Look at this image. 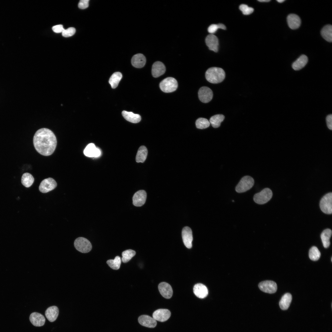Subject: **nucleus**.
<instances>
[{
	"label": "nucleus",
	"mask_w": 332,
	"mask_h": 332,
	"mask_svg": "<svg viewBox=\"0 0 332 332\" xmlns=\"http://www.w3.org/2000/svg\"><path fill=\"white\" fill-rule=\"evenodd\" d=\"M35 149L40 154L49 156L54 151L57 144L56 137L53 132L46 128L38 130L33 137Z\"/></svg>",
	"instance_id": "nucleus-1"
},
{
	"label": "nucleus",
	"mask_w": 332,
	"mask_h": 332,
	"mask_svg": "<svg viewBox=\"0 0 332 332\" xmlns=\"http://www.w3.org/2000/svg\"><path fill=\"white\" fill-rule=\"evenodd\" d=\"M205 77L209 82L217 84L222 82L225 77V73L222 68L212 67L209 68L205 73Z\"/></svg>",
	"instance_id": "nucleus-2"
},
{
	"label": "nucleus",
	"mask_w": 332,
	"mask_h": 332,
	"mask_svg": "<svg viewBox=\"0 0 332 332\" xmlns=\"http://www.w3.org/2000/svg\"><path fill=\"white\" fill-rule=\"evenodd\" d=\"M254 184V179L249 176L243 177L235 187L236 192L239 193H243L250 189Z\"/></svg>",
	"instance_id": "nucleus-3"
},
{
	"label": "nucleus",
	"mask_w": 332,
	"mask_h": 332,
	"mask_svg": "<svg viewBox=\"0 0 332 332\" xmlns=\"http://www.w3.org/2000/svg\"><path fill=\"white\" fill-rule=\"evenodd\" d=\"M177 87V81L172 77H168L164 79L160 84V89L165 93L174 92L176 89Z\"/></svg>",
	"instance_id": "nucleus-4"
},
{
	"label": "nucleus",
	"mask_w": 332,
	"mask_h": 332,
	"mask_svg": "<svg viewBox=\"0 0 332 332\" xmlns=\"http://www.w3.org/2000/svg\"><path fill=\"white\" fill-rule=\"evenodd\" d=\"M272 192L268 188H266L255 194L253 196L254 202L257 204H263L269 201L272 198Z\"/></svg>",
	"instance_id": "nucleus-5"
},
{
	"label": "nucleus",
	"mask_w": 332,
	"mask_h": 332,
	"mask_svg": "<svg viewBox=\"0 0 332 332\" xmlns=\"http://www.w3.org/2000/svg\"><path fill=\"white\" fill-rule=\"evenodd\" d=\"M74 244L76 250L82 253H88L92 248L90 242L87 239L83 237L77 238L75 240Z\"/></svg>",
	"instance_id": "nucleus-6"
},
{
	"label": "nucleus",
	"mask_w": 332,
	"mask_h": 332,
	"mask_svg": "<svg viewBox=\"0 0 332 332\" xmlns=\"http://www.w3.org/2000/svg\"><path fill=\"white\" fill-rule=\"evenodd\" d=\"M320 207L321 211L326 214L332 213V193H328L324 196L320 202Z\"/></svg>",
	"instance_id": "nucleus-7"
},
{
	"label": "nucleus",
	"mask_w": 332,
	"mask_h": 332,
	"mask_svg": "<svg viewBox=\"0 0 332 332\" xmlns=\"http://www.w3.org/2000/svg\"><path fill=\"white\" fill-rule=\"evenodd\" d=\"M57 186L56 181L52 178L43 180L41 183L39 189L42 193H46L55 189Z\"/></svg>",
	"instance_id": "nucleus-8"
},
{
	"label": "nucleus",
	"mask_w": 332,
	"mask_h": 332,
	"mask_svg": "<svg viewBox=\"0 0 332 332\" xmlns=\"http://www.w3.org/2000/svg\"><path fill=\"white\" fill-rule=\"evenodd\" d=\"M258 287L261 291L269 294L275 293L277 289L276 283L271 280L262 281L259 283Z\"/></svg>",
	"instance_id": "nucleus-9"
},
{
	"label": "nucleus",
	"mask_w": 332,
	"mask_h": 332,
	"mask_svg": "<svg viewBox=\"0 0 332 332\" xmlns=\"http://www.w3.org/2000/svg\"><path fill=\"white\" fill-rule=\"evenodd\" d=\"M198 97L202 102L207 103L210 101L213 97V93L211 89L206 87H202L198 92Z\"/></svg>",
	"instance_id": "nucleus-10"
},
{
	"label": "nucleus",
	"mask_w": 332,
	"mask_h": 332,
	"mask_svg": "<svg viewBox=\"0 0 332 332\" xmlns=\"http://www.w3.org/2000/svg\"><path fill=\"white\" fill-rule=\"evenodd\" d=\"M147 198V193L144 190H141L136 192L132 197V203L136 207H140L145 203Z\"/></svg>",
	"instance_id": "nucleus-11"
},
{
	"label": "nucleus",
	"mask_w": 332,
	"mask_h": 332,
	"mask_svg": "<svg viewBox=\"0 0 332 332\" xmlns=\"http://www.w3.org/2000/svg\"><path fill=\"white\" fill-rule=\"evenodd\" d=\"M182 236L183 242L185 246L188 248H191L192 247V242L193 240L191 229L187 226L184 227L182 231Z\"/></svg>",
	"instance_id": "nucleus-12"
},
{
	"label": "nucleus",
	"mask_w": 332,
	"mask_h": 332,
	"mask_svg": "<svg viewBox=\"0 0 332 332\" xmlns=\"http://www.w3.org/2000/svg\"><path fill=\"white\" fill-rule=\"evenodd\" d=\"M171 313L167 309H159L155 311L152 314L153 318L156 321L164 322L170 317Z\"/></svg>",
	"instance_id": "nucleus-13"
},
{
	"label": "nucleus",
	"mask_w": 332,
	"mask_h": 332,
	"mask_svg": "<svg viewBox=\"0 0 332 332\" xmlns=\"http://www.w3.org/2000/svg\"><path fill=\"white\" fill-rule=\"evenodd\" d=\"M83 152L86 156L89 157H97L101 155L100 150L93 143L89 144L84 149Z\"/></svg>",
	"instance_id": "nucleus-14"
},
{
	"label": "nucleus",
	"mask_w": 332,
	"mask_h": 332,
	"mask_svg": "<svg viewBox=\"0 0 332 332\" xmlns=\"http://www.w3.org/2000/svg\"><path fill=\"white\" fill-rule=\"evenodd\" d=\"M161 294L164 298H170L172 296L173 291L172 287L168 283L165 282L160 283L158 286Z\"/></svg>",
	"instance_id": "nucleus-15"
},
{
	"label": "nucleus",
	"mask_w": 332,
	"mask_h": 332,
	"mask_svg": "<svg viewBox=\"0 0 332 332\" xmlns=\"http://www.w3.org/2000/svg\"><path fill=\"white\" fill-rule=\"evenodd\" d=\"M205 42L210 50L215 52L218 51L219 41L215 35L211 34L208 35L206 38Z\"/></svg>",
	"instance_id": "nucleus-16"
},
{
	"label": "nucleus",
	"mask_w": 332,
	"mask_h": 332,
	"mask_svg": "<svg viewBox=\"0 0 332 332\" xmlns=\"http://www.w3.org/2000/svg\"><path fill=\"white\" fill-rule=\"evenodd\" d=\"M138 321L141 325L149 328H154L157 324L156 321L153 317L146 315L140 316Z\"/></svg>",
	"instance_id": "nucleus-17"
},
{
	"label": "nucleus",
	"mask_w": 332,
	"mask_h": 332,
	"mask_svg": "<svg viewBox=\"0 0 332 332\" xmlns=\"http://www.w3.org/2000/svg\"><path fill=\"white\" fill-rule=\"evenodd\" d=\"M287 21L289 27L291 29L295 30L298 28L301 24V20L297 15L291 14L287 17Z\"/></svg>",
	"instance_id": "nucleus-18"
},
{
	"label": "nucleus",
	"mask_w": 332,
	"mask_h": 332,
	"mask_svg": "<svg viewBox=\"0 0 332 332\" xmlns=\"http://www.w3.org/2000/svg\"><path fill=\"white\" fill-rule=\"evenodd\" d=\"M30 322L34 326H41L44 325L45 318L43 315L36 312L32 313L29 317Z\"/></svg>",
	"instance_id": "nucleus-19"
},
{
	"label": "nucleus",
	"mask_w": 332,
	"mask_h": 332,
	"mask_svg": "<svg viewBox=\"0 0 332 332\" xmlns=\"http://www.w3.org/2000/svg\"><path fill=\"white\" fill-rule=\"evenodd\" d=\"M165 70V67L164 64L160 61H157L152 65V75L154 77H157L164 74Z\"/></svg>",
	"instance_id": "nucleus-20"
},
{
	"label": "nucleus",
	"mask_w": 332,
	"mask_h": 332,
	"mask_svg": "<svg viewBox=\"0 0 332 332\" xmlns=\"http://www.w3.org/2000/svg\"><path fill=\"white\" fill-rule=\"evenodd\" d=\"M193 292L198 298H205L208 294V290L207 287L202 283H197L193 287Z\"/></svg>",
	"instance_id": "nucleus-21"
},
{
	"label": "nucleus",
	"mask_w": 332,
	"mask_h": 332,
	"mask_svg": "<svg viewBox=\"0 0 332 332\" xmlns=\"http://www.w3.org/2000/svg\"><path fill=\"white\" fill-rule=\"evenodd\" d=\"M146 62L145 57L142 54L138 53L134 55L131 59L132 65L136 68L143 67Z\"/></svg>",
	"instance_id": "nucleus-22"
},
{
	"label": "nucleus",
	"mask_w": 332,
	"mask_h": 332,
	"mask_svg": "<svg viewBox=\"0 0 332 332\" xmlns=\"http://www.w3.org/2000/svg\"><path fill=\"white\" fill-rule=\"evenodd\" d=\"M59 314V310L56 306H52L48 307L45 312V316L50 322L54 321L57 318Z\"/></svg>",
	"instance_id": "nucleus-23"
},
{
	"label": "nucleus",
	"mask_w": 332,
	"mask_h": 332,
	"mask_svg": "<svg viewBox=\"0 0 332 332\" xmlns=\"http://www.w3.org/2000/svg\"><path fill=\"white\" fill-rule=\"evenodd\" d=\"M308 61V58L307 56L302 55L293 63L292 68L295 70H298L303 68Z\"/></svg>",
	"instance_id": "nucleus-24"
},
{
	"label": "nucleus",
	"mask_w": 332,
	"mask_h": 332,
	"mask_svg": "<svg viewBox=\"0 0 332 332\" xmlns=\"http://www.w3.org/2000/svg\"><path fill=\"white\" fill-rule=\"evenodd\" d=\"M292 300V296L289 293H286L281 298L279 306L280 308L283 310H287L289 307Z\"/></svg>",
	"instance_id": "nucleus-25"
},
{
	"label": "nucleus",
	"mask_w": 332,
	"mask_h": 332,
	"mask_svg": "<svg viewBox=\"0 0 332 332\" xmlns=\"http://www.w3.org/2000/svg\"><path fill=\"white\" fill-rule=\"evenodd\" d=\"M122 114L125 120L131 123H137L139 122L141 119V117L139 115L134 114L132 112L123 111Z\"/></svg>",
	"instance_id": "nucleus-26"
},
{
	"label": "nucleus",
	"mask_w": 332,
	"mask_h": 332,
	"mask_svg": "<svg viewBox=\"0 0 332 332\" xmlns=\"http://www.w3.org/2000/svg\"><path fill=\"white\" fill-rule=\"evenodd\" d=\"M321 34L325 40L331 42L332 41V25L328 24L325 26L321 30Z\"/></svg>",
	"instance_id": "nucleus-27"
},
{
	"label": "nucleus",
	"mask_w": 332,
	"mask_h": 332,
	"mask_svg": "<svg viewBox=\"0 0 332 332\" xmlns=\"http://www.w3.org/2000/svg\"><path fill=\"white\" fill-rule=\"evenodd\" d=\"M332 235V231L330 229L324 230L321 235V238L323 247L325 248L329 247L330 244V238Z\"/></svg>",
	"instance_id": "nucleus-28"
},
{
	"label": "nucleus",
	"mask_w": 332,
	"mask_h": 332,
	"mask_svg": "<svg viewBox=\"0 0 332 332\" xmlns=\"http://www.w3.org/2000/svg\"><path fill=\"white\" fill-rule=\"evenodd\" d=\"M148 154V150L144 146H141L138 149L136 158L137 163H143L146 160Z\"/></svg>",
	"instance_id": "nucleus-29"
},
{
	"label": "nucleus",
	"mask_w": 332,
	"mask_h": 332,
	"mask_svg": "<svg viewBox=\"0 0 332 332\" xmlns=\"http://www.w3.org/2000/svg\"><path fill=\"white\" fill-rule=\"evenodd\" d=\"M122 77V74L120 72L114 73L110 77L109 83L113 89L116 88Z\"/></svg>",
	"instance_id": "nucleus-30"
},
{
	"label": "nucleus",
	"mask_w": 332,
	"mask_h": 332,
	"mask_svg": "<svg viewBox=\"0 0 332 332\" xmlns=\"http://www.w3.org/2000/svg\"><path fill=\"white\" fill-rule=\"evenodd\" d=\"M34 178L30 174L26 172L24 173L21 178V182L25 187L28 188L30 187L34 181Z\"/></svg>",
	"instance_id": "nucleus-31"
},
{
	"label": "nucleus",
	"mask_w": 332,
	"mask_h": 332,
	"mask_svg": "<svg viewBox=\"0 0 332 332\" xmlns=\"http://www.w3.org/2000/svg\"><path fill=\"white\" fill-rule=\"evenodd\" d=\"M225 117L222 114H216L211 117L209 122L214 128H217L220 125L221 123L224 120Z\"/></svg>",
	"instance_id": "nucleus-32"
},
{
	"label": "nucleus",
	"mask_w": 332,
	"mask_h": 332,
	"mask_svg": "<svg viewBox=\"0 0 332 332\" xmlns=\"http://www.w3.org/2000/svg\"><path fill=\"white\" fill-rule=\"evenodd\" d=\"M107 263L109 266L113 270H117L120 267L121 260L118 256H116L114 259H109L107 261Z\"/></svg>",
	"instance_id": "nucleus-33"
},
{
	"label": "nucleus",
	"mask_w": 332,
	"mask_h": 332,
	"mask_svg": "<svg viewBox=\"0 0 332 332\" xmlns=\"http://www.w3.org/2000/svg\"><path fill=\"white\" fill-rule=\"evenodd\" d=\"M136 254V252L131 249H128L123 251L122 254V262L124 263L128 262Z\"/></svg>",
	"instance_id": "nucleus-34"
},
{
	"label": "nucleus",
	"mask_w": 332,
	"mask_h": 332,
	"mask_svg": "<svg viewBox=\"0 0 332 332\" xmlns=\"http://www.w3.org/2000/svg\"><path fill=\"white\" fill-rule=\"evenodd\" d=\"M320 252L317 247L313 246L310 248L309 251V256L311 260L317 261L320 258Z\"/></svg>",
	"instance_id": "nucleus-35"
},
{
	"label": "nucleus",
	"mask_w": 332,
	"mask_h": 332,
	"mask_svg": "<svg viewBox=\"0 0 332 332\" xmlns=\"http://www.w3.org/2000/svg\"><path fill=\"white\" fill-rule=\"evenodd\" d=\"M196 125L198 128L204 129L209 127L210 123L208 120L206 118H199L196 121Z\"/></svg>",
	"instance_id": "nucleus-36"
},
{
	"label": "nucleus",
	"mask_w": 332,
	"mask_h": 332,
	"mask_svg": "<svg viewBox=\"0 0 332 332\" xmlns=\"http://www.w3.org/2000/svg\"><path fill=\"white\" fill-rule=\"evenodd\" d=\"M219 28L225 30L226 27L225 26L222 24H213L211 25L208 27V30L209 33L212 34L215 33Z\"/></svg>",
	"instance_id": "nucleus-37"
},
{
	"label": "nucleus",
	"mask_w": 332,
	"mask_h": 332,
	"mask_svg": "<svg viewBox=\"0 0 332 332\" xmlns=\"http://www.w3.org/2000/svg\"><path fill=\"white\" fill-rule=\"evenodd\" d=\"M239 9L244 15H249L251 14L254 10L253 8L249 7L246 4H242L239 6Z\"/></svg>",
	"instance_id": "nucleus-38"
},
{
	"label": "nucleus",
	"mask_w": 332,
	"mask_h": 332,
	"mask_svg": "<svg viewBox=\"0 0 332 332\" xmlns=\"http://www.w3.org/2000/svg\"><path fill=\"white\" fill-rule=\"evenodd\" d=\"M76 32V30L73 27H69L65 29L62 33V36L65 37H68L73 35Z\"/></svg>",
	"instance_id": "nucleus-39"
},
{
	"label": "nucleus",
	"mask_w": 332,
	"mask_h": 332,
	"mask_svg": "<svg viewBox=\"0 0 332 332\" xmlns=\"http://www.w3.org/2000/svg\"><path fill=\"white\" fill-rule=\"evenodd\" d=\"M89 0H81L78 4V7L81 9H85L89 6Z\"/></svg>",
	"instance_id": "nucleus-40"
},
{
	"label": "nucleus",
	"mask_w": 332,
	"mask_h": 332,
	"mask_svg": "<svg viewBox=\"0 0 332 332\" xmlns=\"http://www.w3.org/2000/svg\"><path fill=\"white\" fill-rule=\"evenodd\" d=\"M52 29L53 31L56 33H62L65 30L62 25H58L53 26Z\"/></svg>",
	"instance_id": "nucleus-41"
},
{
	"label": "nucleus",
	"mask_w": 332,
	"mask_h": 332,
	"mask_svg": "<svg viewBox=\"0 0 332 332\" xmlns=\"http://www.w3.org/2000/svg\"><path fill=\"white\" fill-rule=\"evenodd\" d=\"M326 121L328 128L330 130H332V115L329 114L326 118Z\"/></svg>",
	"instance_id": "nucleus-42"
},
{
	"label": "nucleus",
	"mask_w": 332,
	"mask_h": 332,
	"mask_svg": "<svg viewBox=\"0 0 332 332\" xmlns=\"http://www.w3.org/2000/svg\"><path fill=\"white\" fill-rule=\"evenodd\" d=\"M258 1L261 2H268L270 1V0H259Z\"/></svg>",
	"instance_id": "nucleus-43"
},
{
	"label": "nucleus",
	"mask_w": 332,
	"mask_h": 332,
	"mask_svg": "<svg viewBox=\"0 0 332 332\" xmlns=\"http://www.w3.org/2000/svg\"><path fill=\"white\" fill-rule=\"evenodd\" d=\"M285 1V0H277V1L278 2H279V3H282L283 2H284Z\"/></svg>",
	"instance_id": "nucleus-44"
},
{
	"label": "nucleus",
	"mask_w": 332,
	"mask_h": 332,
	"mask_svg": "<svg viewBox=\"0 0 332 332\" xmlns=\"http://www.w3.org/2000/svg\"><path fill=\"white\" fill-rule=\"evenodd\" d=\"M331 261H332V258H331Z\"/></svg>",
	"instance_id": "nucleus-45"
}]
</instances>
